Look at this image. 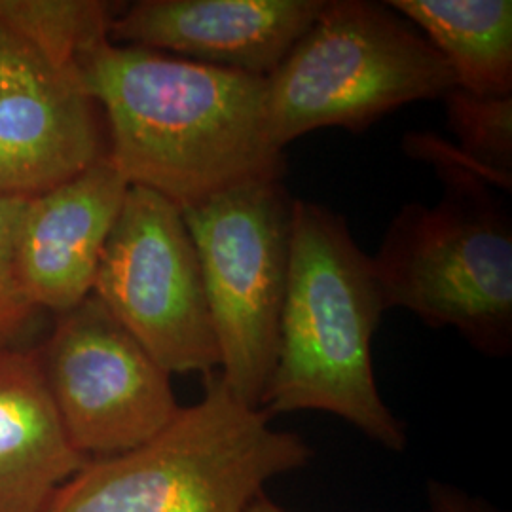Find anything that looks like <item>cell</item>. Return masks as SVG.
I'll return each instance as SVG.
<instances>
[{
	"mask_svg": "<svg viewBox=\"0 0 512 512\" xmlns=\"http://www.w3.org/2000/svg\"><path fill=\"white\" fill-rule=\"evenodd\" d=\"M109 160L129 186L181 209L253 181H283L266 126V78L99 38L80 57Z\"/></svg>",
	"mask_w": 512,
	"mask_h": 512,
	"instance_id": "6da1fadb",
	"label": "cell"
},
{
	"mask_svg": "<svg viewBox=\"0 0 512 512\" xmlns=\"http://www.w3.org/2000/svg\"><path fill=\"white\" fill-rule=\"evenodd\" d=\"M387 311L372 268L329 207L294 200L287 293L272 380L262 410L327 412L391 452L406 429L384 403L372 366V338Z\"/></svg>",
	"mask_w": 512,
	"mask_h": 512,
	"instance_id": "7a4b0ae2",
	"label": "cell"
},
{
	"mask_svg": "<svg viewBox=\"0 0 512 512\" xmlns=\"http://www.w3.org/2000/svg\"><path fill=\"white\" fill-rule=\"evenodd\" d=\"M311 458L306 440L272 427L213 372L198 403L141 446L90 459L46 512H247L272 478Z\"/></svg>",
	"mask_w": 512,
	"mask_h": 512,
	"instance_id": "3957f363",
	"label": "cell"
},
{
	"mask_svg": "<svg viewBox=\"0 0 512 512\" xmlns=\"http://www.w3.org/2000/svg\"><path fill=\"white\" fill-rule=\"evenodd\" d=\"M120 4L0 0V196L29 200L107 160L80 57ZM110 38V37H109Z\"/></svg>",
	"mask_w": 512,
	"mask_h": 512,
	"instance_id": "277c9868",
	"label": "cell"
},
{
	"mask_svg": "<svg viewBox=\"0 0 512 512\" xmlns=\"http://www.w3.org/2000/svg\"><path fill=\"white\" fill-rule=\"evenodd\" d=\"M439 202L406 203L385 230L372 268L385 308L433 329H456L490 357L512 346V222L492 186L458 162L431 158Z\"/></svg>",
	"mask_w": 512,
	"mask_h": 512,
	"instance_id": "5b68a950",
	"label": "cell"
},
{
	"mask_svg": "<svg viewBox=\"0 0 512 512\" xmlns=\"http://www.w3.org/2000/svg\"><path fill=\"white\" fill-rule=\"evenodd\" d=\"M456 88L433 44L385 2L325 0L266 78V126L285 150L327 128L363 133L389 112Z\"/></svg>",
	"mask_w": 512,
	"mask_h": 512,
	"instance_id": "8992f818",
	"label": "cell"
},
{
	"mask_svg": "<svg viewBox=\"0 0 512 512\" xmlns=\"http://www.w3.org/2000/svg\"><path fill=\"white\" fill-rule=\"evenodd\" d=\"M293 205L283 181H253L183 209L202 266L219 374L253 408H262L277 357Z\"/></svg>",
	"mask_w": 512,
	"mask_h": 512,
	"instance_id": "52a82bcc",
	"label": "cell"
},
{
	"mask_svg": "<svg viewBox=\"0 0 512 512\" xmlns=\"http://www.w3.org/2000/svg\"><path fill=\"white\" fill-rule=\"evenodd\" d=\"M92 294L171 376L219 372L202 266L179 205L129 186Z\"/></svg>",
	"mask_w": 512,
	"mask_h": 512,
	"instance_id": "ba28073f",
	"label": "cell"
},
{
	"mask_svg": "<svg viewBox=\"0 0 512 512\" xmlns=\"http://www.w3.org/2000/svg\"><path fill=\"white\" fill-rule=\"evenodd\" d=\"M35 351L63 431L86 459L141 446L181 410L171 374L95 294L57 313Z\"/></svg>",
	"mask_w": 512,
	"mask_h": 512,
	"instance_id": "9c48e42d",
	"label": "cell"
},
{
	"mask_svg": "<svg viewBox=\"0 0 512 512\" xmlns=\"http://www.w3.org/2000/svg\"><path fill=\"white\" fill-rule=\"evenodd\" d=\"M325 0H139L110 21L114 44L268 78Z\"/></svg>",
	"mask_w": 512,
	"mask_h": 512,
	"instance_id": "30bf717a",
	"label": "cell"
},
{
	"mask_svg": "<svg viewBox=\"0 0 512 512\" xmlns=\"http://www.w3.org/2000/svg\"><path fill=\"white\" fill-rule=\"evenodd\" d=\"M129 184L109 160L25 200L18 232L21 289L38 311L71 310L93 281Z\"/></svg>",
	"mask_w": 512,
	"mask_h": 512,
	"instance_id": "8fae6325",
	"label": "cell"
},
{
	"mask_svg": "<svg viewBox=\"0 0 512 512\" xmlns=\"http://www.w3.org/2000/svg\"><path fill=\"white\" fill-rule=\"evenodd\" d=\"M90 459L67 439L35 349L0 348V512H46Z\"/></svg>",
	"mask_w": 512,
	"mask_h": 512,
	"instance_id": "7c38bea8",
	"label": "cell"
},
{
	"mask_svg": "<svg viewBox=\"0 0 512 512\" xmlns=\"http://www.w3.org/2000/svg\"><path fill=\"white\" fill-rule=\"evenodd\" d=\"M448 63L456 86L482 97L512 95L511 0H391Z\"/></svg>",
	"mask_w": 512,
	"mask_h": 512,
	"instance_id": "4fadbf2b",
	"label": "cell"
},
{
	"mask_svg": "<svg viewBox=\"0 0 512 512\" xmlns=\"http://www.w3.org/2000/svg\"><path fill=\"white\" fill-rule=\"evenodd\" d=\"M459 152L492 188H512V95L482 97L452 88L442 97Z\"/></svg>",
	"mask_w": 512,
	"mask_h": 512,
	"instance_id": "5bb4252c",
	"label": "cell"
},
{
	"mask_svg": "<svg viewBox=\"0 0 512 512\" xmlns=\"http://www.w3.org/2000/svg\"><path fill=\"white\" fill-rule=\"evenodd\" d=\"M25 200L0 196V348L33 323L38 310L27 300L18 274V232Z\"/></svg>",
	"mask_w": 512,
	"mask_h": 512,
	"instance_id": "9a60e30c",
	"label": "cell"
},
{
	"mask_svg": "<svg viewBox=\"0 0 512 512\" xmlns=\"http://www.w3.org/2000/svg\"><path fill=\"white\" fill-rule=\"evenodd\" d=\"M427 512H497L490 503L450 484L431 480L427 486Z\"/></svg>",
	"mask_w": 512,
	"mask_h": 512,
	"instance_id": "2e32d148",
	"label": "cell"
},
{
	"mask_svg": "<svg viewBox=\"0 0 512 512\" xmlns=\"http://www.w3.org/2000/svg\"><path fill=\"white\" fill-rule=\"evenodd\" d=\"M247 512H287L281 505H277L275 501H272L266 492L264 494L258 495L255 501H253V505L249 507V511Z\"/></svg>",
	"mask_w": 512,
	"mask_h": 512,
	"instance_id": "e0dca14e",
	"label": "cell"
}]
</instances>
